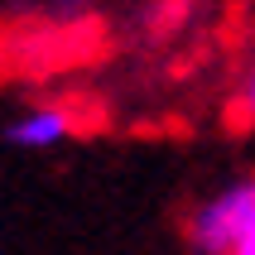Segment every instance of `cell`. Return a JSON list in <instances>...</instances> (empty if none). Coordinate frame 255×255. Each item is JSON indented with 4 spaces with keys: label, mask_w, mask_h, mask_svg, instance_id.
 <instances>
[{
    "label": "cell",
    "mask_w": 255,
    "mask_h": 255,
    "mask_svg": "<svg viewBox=\"0 0 255 255\" xmlns=\"http://www.w3.org/2000/svg\"><path fill=\"white\" fill-rule=\"evenodd\" d=\"M5 135H10V144H19V149H53V144H63L72 135V116H68V106H34V111H24Z\"/></svg>",
    "instance_id": "cell-1"
},
{
    "label": "cell",
    "mask_w": 255,
    "mask_h": 255,
    "mask_svg": "<svg viewBox=\"0 0 255 255\" xmlns=\"http://www.w3.org/2000/svg\"><path fill=\"white\" fill-rule=\"evenodd\" d=\"M227 255H255V212H251V222H246V231H241V241L231 246Z\"/></svg>",
    "instance_id": "cell-2"
},
{
    "label": "cell",
    "mask_w": 255,
    "mask_h": 255,
    "mask_svg": "<svg viewBox=\"0 0 255 255\" xmlns=\"http://www.w3.org/2000/svg\"><path fill=\"white\" fill-rule=\"evenodd\" d=\"M241 106L251 111V121H255V68H251V82H246V92H241Z\"/></svg>",
    "instance_id": "cell-3"
}]
</instances>
